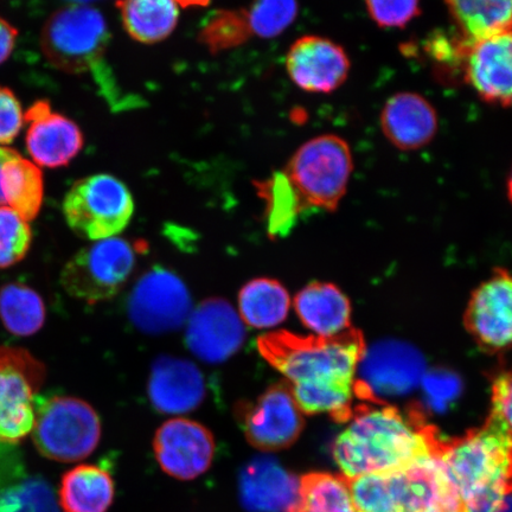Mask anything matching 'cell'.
I'll return each mask as SVG.
<instances>
[{"label": "cell", "instance_id": "obj_40", "mask_svg": "<svg viewBox=\"0 0 512 512\" xmlns=\"http://www.w3.org/2000/svg\"><path fill=\"white\" fill-rule=\"evenodd\" d=\"M18 30L0 17V64L9 59L16 46Z\"/></svg>", "mask_w": 512, "mask_h": 512}, {"label": "cell", "instance_id": "obj_6", "mask_svg": "<svg viewBox=\"0 0 512 512\" xmlns=\"http://www.w3.org/2000/svg\"><path fill=\"white\" fill-rule=\"evenodd\" d=\"M31 434L43 457L74 463L91 456L98 447L101 422L86 401L72 396H37Z\"/></svg>", "mask_w": 512, "mask_h": 512}, {"label": "cell", "instance_id": "obj_12", "mask_svg": "<svg viewBox=\"0 0 512 512\" xmlns=\"http://www.w3.org/2000/svg\"><path fill=\"white\" fill-rule=\"evenodd\" d=\"M440 452L406 470L387 473L394 512H464Z\"/></svg>", "mask_w": 512, "mask_h": 512}, {"label": "cell", "instance_id": "obj_17", "mask_svg": "<svg viewBox=\"0 0 512 512\" xmlns=\"http://www.w3.org/2000/svg\"><path fill=\"white\" fill-rule=\"evenodd\" d=\"M462 73L467 85L483 101L512 106V30L466 43Z\"/></svg>", "mask_w": 512, "mask_h": 512}, {"label": "cell", "instance_id": "obj_29", "mask_svg": "<svg viewBox=\"0 0 512 512\" xmlns=\"http://www.w3.org/2000/svg\"><path fill=\"white\" fill-rule=\"evenodd\" d=\"M5 204L25 221H34L40 214L44 198V179L40 168L21 155L5 165L2 175Z\"/></svg>", "mask_w": 512, "mask_h": 512}, {"label": "cell", "instance_id": "obj_20", "mask_svg": "<svg viewBox=\"0 0 512 512\" xmlns=\"http://www.w3.org/2000/svg\"><path fill=\"white\" fill-rule=\"evenodd\" d=\"M206 381L194 363L163 355L152 364L149 398L153 408L164 414L195 411L206 399Z\"/></svg>", "mask_w": 512, "mask_h": 512}, {"label": "cell", "instance_id": "obj_18", "mask_svg": "<svg viewBox=\"0 0 512 512\" xmlns=\"http://www.w3.org/2000/svg\"><path fill=\"white\" fill-rule=\"evenodd\" d=\"M28 124L25 145L36 165L56 169L79 155L85 144L80 127L51 108L48 100H37L24 113Z\"/></svg>", "mask_w": 512, "mask_h": 512}, {"label": "cell", "instance_id": "obj_35", "mask_svg": "<svg viewBox=\"0 0 512 512\" xmlns=\"http://www.w3.org/2000/svg\"><path fill=\"white\" fill-rule=\"evenodd\" d=\"M245 10L252 34L259 38H274L283 34L296 21L299 12L296 2L283 0L255 3Z\"/></svg>", "mask_w": 512, "mask_h": 512}, {"label": "cell", "instance_id": "obj_21", "mask_svg": "<svg viewBox=\"0 0 512 512\" xmlns=\"http://www.w3.org/2000/svg\"><path fill=\"white\" fill-rule=\"evenodd\" d=\"M381 130L401 151H415L430 144L438 132L439 119L425 96L402 92L390 96L380 117Z\"/></svg>", "mask_w": 512, "mask_h": 512}, {"label": "cell", "instance_id": "obj_38", "mask_svg": "<svg viewBox=\"0 0 512 512\" xmlns=\"http://www.w3.org/2000/svg\"><path fill=\"white\" fill-rule=\"evenodd\" d=\"M512 433V373L497 377L492 386V413Z\"/></svg>", "mask_w": 512, "mask_h": 512}, {"label": "cell", "instance_id": "obj_30", "mask_svg": "<svg viewBox=\"0 0 512 512\" xmlns=\"http://www.w3.org/2000/svg\"><path fill=\"white\" fill-rule=\"evenodd\" d=\"M46 315V305L34 288L21 283L0 288V319L12 335L37 334L46 323Z\"/></svg>", "mask_w": 512, "mask_h": 512}, {"label": "cell", "instance_id": "obj_26", "mask_svg": "<svg viewBox=\"0 0 512 512\" xmlns=\"http://www.w3.org/2000/svg\"><path fill=\"white\" fill-rule=\"evenodd\" d=\"M446 6L458 36L467 44L512 30V0H453Z\"/></svg>", "mask_w": 512, "mask_h": 512}, {"label": "cell", "instance_id": "obj_2", "mask_svg": "<svg viewBox=\"0 0 512 512\" xmlns=\"http://www.w3.org/2000/svg\"><path fill=\"white\" fill-rule=\"evenodd\" d=\"M349 420L332 450L347 480L406 470L444 445L433 428L398 408H360Z\"/></svg>", "mask_w": 512, "mask_h": 512}, {"label": "cell", "instance_id": "obj_27", "mask_svg": "<svg viewBox=\"0 0 512 512\" xmlns=\"http://www.w3.org/2000/svg\"><path fill=\"white\" fill-rule=\"evenodd\" d=\"M124 29L134 41L162 42L175 31L181 5L172 0H126L117 3Z\"/></svg>", "mask_w": 512, "mask_h": 512}, {"label": "cell", "instance_id": "obj_19", "mask_svg": "<svg viewBox=\"0 0 512 512\" xmlns=\"http://www.w3.org/2000/svg\"><path fill=\"white\" fill-rule=\"evenodd\" d=\"M466 325L486 349L512 347V275L498 270L477 288L467 307Z\"/></svg>", "mask_w": 512, "mask_h": 512}, {"label": "cell", "instance_id": "obj_41", "mask_svg": "<svg viewBox=\"0 0 512 512\" xmlns=\"http://www.w3.org/2000/svg\"><path fill=\"white\" fill-rule=\"evenodd\" d=\"M18 155L19 153L16 150L10 149V147L0 146V183H2V175L5 165L8 164L11 159H14ZM3 204H5V200L2 188H0V207H2Z\"/></svg>", "mask_w": 512, "mask_h": 512}, {"label": "cell", "instance_id": "obj_22", "mask_svg": "<svg viewBox=\"0 0 512 512\" xmlns=\"http://www.w3.org/2000/svg\"><path fill=\"white\" fill-rule=\"evenodd\" d=\"M242 504L251 512H288L299 495V479L272 457H258L241 471Z\"/></svg>", "mask_w": 512, "mask_h": 512}, {"label": "cell", "instance_id": "obj_3", "mask_svg": "<svg viewBox=\"0 0 512 512\" xmlns=\"http://www.w3.org/2000/svg\"><path fill=\"white\" fill-rule=\"evenodd\" d=\"M440 457L464 512H497L512 494V433L494 415Z\"/></svg>", "mask_w": 512, "mask_h": 512}, {"label": "cell", "instance_id": "obj_37", "mask_svg": "<svg viewBox=\"0 0 512 512\" xmlns=\"http://www.w3.org/2000/svg\"><path fill=\"white\" fill-rule=\"evenodd\" d=\"M24 124L23 108L16 94L0 86V145L14 142Z\"/></svg>", "mask_w": 512, "mask_h": 512}, {"label": "cell", "instance_id": "obj_23", "mask_svg": "<svg viewBox=\"0 0 512 512\" xmlns=\"http://www.w3.org/2000/svg\"><path fill=\"white\" fill-rule=\"evenodd\" d=\"M14 445L0 443V512H59L53 488L25 473Z\"/></svg>", "mask_w": 512, "mask_h": 512}, {"label": "cell", "instance_id": "obj_11", "mask_svg": "<svg viewBox=\"0 0 512 512\" xmlns=\"http://www.w3.org/2000/svg\"><path fill=\"white\" fill-rule=\"evenodd\" d=\"M127 309L128 317L138 330L144 334L162 335L187 322L191 296L178 275L155 267L137 281Z\"/></svg>", "mask_w": 512, "mask_h": 512}, {"label": "cell", "instance_id": "obj_15", "mask_svg": "<svg viewBox=\"0 0 512 512\" xmlns=\"http://www.w3.org/2000/svg\"><path fill=\"white\" fill-rule=\"evenodd\" d=\"M424 358L411 345L383 342L364 350L358 369L362 387L367 396H396L407 394L424 377Z\"/></svg>", "mask_w": 512, "mask_h": 512}, {"label": "cell", "instance_id": "obj_43", "mask_svg": "<svg viewBox=\"0 0 512 512\" xmlns=\"http://www.w3.org/2000/svg\"><path fill=\"white\" fill-rule=\"evenodd\" d=\"M508 197L512 203V170H511L510 177L508 179Z\"/></svg>", "mask_w": 512, "mask_h": 512}, {"label": "cell", "instance_id": "obj_14", "mask_svg": "<svg viewBox=\"0 0 512 512\" xmlns=\"http://www.w3.org/2000/svg\"><path fill=\"white\" fill-rule=\"evenodd\" d=\"M245 339V325L227 300H203L190 313L185 342L203 362L217 364L229 360L241 349Z\"/></svg>", "mask_w": 512, "mask_h": 512}, {"label": "cell", "instance_id": "obj_34", "mask_svg": "<svg viewBox=\"0 0 512 512\" xmlns=\"http://www.w3.org/2000/svg\"><path fill=\"white\" fill-rule=\"evenodd\" d=\"M32 230L28 221L9 207H0V268L21 262L30 251Z\"/></svg>", "mask_w": 512, "mask_h": 512}, {"label": "cell", "instance_id": "obj_13", "mask_svg": "<svg viewBox=\"0 0 512 512\" xmlns=\"http://www.w3.org/2000/svg\"><path fill=\"white\" fill-rule=\"evenodd\" d=\"M153 451L166 475L192 480L204 475L213 464L215 440L208 428L196 421L171 419L158 428Z\"/></svg>", "mask_w": 512, "mask_h": 512}, {"label": "cell", "instance_id": "obj_1", "mask_svg": "<svg viewBox=\"0 0 512 512\" xmlns=\"http://www.w3.org/2000/svg\"><path fill=\"white\" fill-rule=\"evenodd\" d=\"M256 345L264 360L283 374L300 411L350 419L358 364L366 350L358 332L335 338L270 332Z\"/></svg>", "mask_w": 512, "mask_h": 512}, {"label": "cell", "instance_id": "obj_4", "mask_svg": "<svg viewBox=\"0 0 512 512\" xmlns=\"http://www.w3.org/2000/svg\"><path fill=\"white\" fill-rule=\"evenodd\" d=\"M110 30L101 11L85 3H70L57 10L44 24L41 47L47 60L64 73H92L113 98L114 86L105 55Z\"/></svg>", "mask_w": 512, "mask_h": 512}, {"label": "cell", "instance_id": "obj_28", "mask_svg": "<svg viewBox=\"0 0 512 512\" xmlns=\"http://www.w3.org/2000/svg\"><path fill=\"white\" fill-rule=\"evenodd\" d=\"M290 306V294L278 280L253 279L239 293L242 322L255 329H270L283 323Z\"/></svg>", "mask_w": 512, "mask_h": 512}, {"label": "cell", "instance_id": "obj_8", "mask_svg": "<svg viewBox=\"0 0 512 512\" xmlns=\"http://www.w3.org/2000/svg\"><path fill=\"white\" fill-rule=\"evenodd\" d=\"M138 247L120 238L95 241L64 266L61 284L70 296L88 304L111 299L136 267Z\"/></svg>", "mask_w": 512, "mask_h": 512}, {"label": "cell", "instance_id": "obj_33", "mask_svg": "<svg viewBox=\"0 0 512 512\" xmlns=\"http://www.w3.org/2000/svg\"><path fill=\"white\" fill-rule=\"evenodd\" d=\"M245 9L219 10L211 15L201 30L200 41L211 53L238 48L252 38Z\"/></svg>", "mask_w": 512, "mask_h": 512}, {"label": "cell", "instance_id": "obj_25", "mask_svg": "<svg viewBox=\"0 0 512 512\" xmlns=\"http://www.w3.org/2000/svg\"><path fill=\"white\" fill-rule=\"evenodd\" d=\"M114 495L113 478L99 466H75L61 479L59 498L63 512H108Z\"/></svg>", "mask_w": 512, "mask_h": 512}, {"label": "cell", "instance_id": "obj_36", "mask_svg": "<svg viewBox=\"0 0 512 512\" xmlns=\"http://www.w3.org/2000/svg\"><path fill=\"white\" fill-rule=\"evenodd\" d=\"M371 21L382 29H401L407 27L421 14L419 2H367Z\"/></svg>", "mask_w": 512, "mask_h": 512}, {"label": "cell", "instance_id": "obj_31", "mask_svg": "<svg viewBox=\"0 0 512 512\" xmlns=\"http://www.w3.org/2000/svg\"><path fill=\"white\" fill-rule=\"evenodd\" d=\"M288 512H357L347 479L324 472L299 479L296 504Z\"/></svg>", "mask_w": 512, "mask_h": 512}, {"label": "cell", "instance_id": "obj_39", "mask_svg": "<svg viewBox=\"0 0 512 512\" xmlns=\"http://www.w3.org/2000/svg\"><path fill=\"white\" fill-rule=\"evenodd\" d=\"M425 388L428 398L437 407L439 403H445L454 398L459 387L458 381L454 377L435 373L426 377Z\"/></svg>", "mask_w": 512, "mask_h": 512}, {"label": "cell", "instance_id": "obj_9", "mask_svg": "<svg viewBox=\"0 0 512 512\" xmlns=\"http://www.w3.org/2000/svg\"><path fill=\"white\" fill-rule=\"evenodd\" d=\"M46 376V366L28 350L0 347V443L17 444L31 433Z\"/></svg>", "mask_w": 512, "mask_h": 512}, {"label": "cell", "instance_id": "obj_16", "mask_svg": "<svg viewBox=\"0 0 512 512\" xmlns=\"http://www.w3.org/2000/svg\"><path fill=\"white\" fill-rule=\"evenodd\" d=\"M351 63L347 51L329 38L307 35L294 42L286 55V70L307 93L330 94L347 81Z\"/></svg>", "mask_w": 512, "mask_h": 512}, {"label": "cell", "instance_id": "obj_24", "mask_svg": "<svg viewBox=\"0 0 512 512\" xmlns=\"http://www.w3.org/2000/svg\"><path fill=\"white\" fill-rule=\"evenodd\" d=\"M294 309L306 328L317 337L335 338L350 331V303L335 285H307L294 299Z\"/></svg>", "mask_w": 512, "mask_h": 512}, {"label": "cell", "instance_id": "obj_5", "mask_svg": "<svg viewBox=\"0 0 512 512\" xmlns=\"http://www.w3.org/2000/svg\"><path fill=\"white\" fill-rule=\"evenodd\" d=\"M352 170L349 144L335 134H324L300 146L283 174L304 210L335 211L347 194Z\"/></svg>", "mask_w": 512, "mask_h": 512}, {"label": "cell", "instance_id": "obj_42", "mask_svg": "<svg viewBox=\"0 0 512 512\" xmlns=\"http://www.w3.org/2000/svg\"><path fill=\"white\" fill-rule=\"evenodd\" d=\"M497 512H512V494L505 499L501 509H499Z\"/></svg>", "mask_w": 512, "mask_h": 512}, {"label": "cell", "instance_id": "obj_10", "mask_svg": "<svg viewBox=\"0 0 512 512\" xmlns=\"http://www.w3.org/2000/svg\"><path fill=\"white\" fill-rule=\"evenodd\" d=\"M235 418L248 443L262 452L285 450L304 430L303 412L286 382L273 384L254 401L239 402Z\"/></svg>", "mask_w": 512, "mask_h": 512}, {"label": "cell", "instance_id": "obj_7", "mask_svg": "<svg viewBox=\"0 0 512 512\" xmlns=\"http://www.w3.org/2000/svg\"><path fill=\"white\" fill-rule=\"evenodd\" d=\"M63 215L70 229L82 239L118 238L130 224L134 200L117 177L99 174L79 179L63 201Z\"/></svg>", "mask_w": 512, "mask_h": 512}, {"label": "cell", "instance_id": "obj_32", "mask_svg": "<svg viewBox=\"0 0 512 512\" xmlns=\"http://www.w3.org/2000/svg\"><path fill=\"white\" fill-rule=\"evenodd\" d=\"M256 189L266 202L268 234L271 238H284L291 232L304 208L283 172L256 183Z\"/></svg>", "mask_w": 512, "mask_h": 512}]
</instances>
